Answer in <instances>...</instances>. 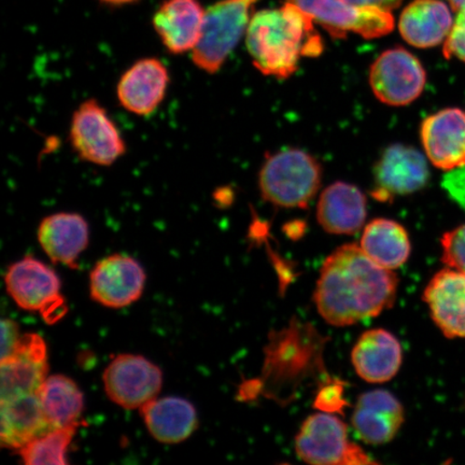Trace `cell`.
<instances>
[{"label":"cell","instance_id":"obj_18","mask_svg":"<svg viewBox=\"0 0 465 465\" xmlns=\"http://www.w3.org/2000/svg\"><path fill=\"white\" fill-rule=\"evenodd\" d=\"M433 322L447 337L465 339V272L445 269L423 292Z\"/></svg>","mask_w":465,"mask_h":465},{"label":"cell","instance_id":"obj_25","mask_svg":"<svg viewBox=\"0 0 465 465\" xmlns=\"http://www.w3.org/2000/svg\"><path fill=\"white\" fill-rule=\"evenodd\" d=\"M360 247L376 264L391 271L409 260L411 250L406 230L389 219L371 221L365 226Z\"/></svg>","mask_w":465,"mask_h":465},{"label":"cell","instance_id":"obj_1","mask_svg":"<svg viewBox=\"0 0 465 465\" xmlns=\"http://www.w3.org/2000/svg\"><path fill=\"white\" fill-rule=\"evenodd\" d=\"M398 286L391 270L376 264L361 247L348 243L324 261L313 301L325 322L348 327L391 308Z\"/></svg>","mask_w":465,"mask_h":465},{"label":"cell","instance_id":"obj_10","mask_svg":"<svg viewBox=\"0 0 465 465\" xmlns=\"http://www.w3.org/2000/svg\"><path fill=\"white\" fill-rule=\"evenodd\" d=\"M310 15L336 38L352 32L366 39L392 32L394 20L389 11L360 8L342 0H290Z\"/></svg>","mask_w":465,"mask_h":465},{"label":"cell","instance_id":"obj_7","mask_svg":"<svg viewBox=\"0 0 465 465\" xmlns=\"http://www.w3.org/2000/svg\"><path fill=\"white\" fill-rule=\"evenodd\" d=\"M69 143L80 160L97 166H112L126 153L118 126L96 100H87L73 114Z\"/></svg>","mask_w":465,"mask_h":465},{"label":"cell","instance_id":"obj_2","mask_svg":"<svg viewBox=\"0 0 465 465\" xmlns=\"http://www.w3.org/2000/svg\"><path fill=\"white\" fill-rule=\"evenodd\" d=\"M246 45L254 67L279 79L298 71L302 57L323 51L312 17L290 0L282 8L262 10L252 17Z\"/></svg>","mask_w":465,"mask_h":465},{"label":"cell","instance_id":"obj_28","mask_svg":"<svg viewBox=\"0 0 465 465\" xmlns=\"http://www.w3.org/2000/svg\"><path fill=\"white\" fill-rule=\"evenodd\" d=\"M443 260L450 269L465 272V224L447 232L440 241Z\"/></svg>","mask_w":465,"mask_h":465},{"label":"cell","instance_id":"obj_23","mask_svg":"<svg viewBox=\"0 0 465 465\" xmlns=\"http://www.w3.org/2000/svg\"><path fill=\"white\" fill-rule=\"evenodd\" d=\"M453 26L450 10L440 0H415L403 11L399 28L406 43L431 48L449 37Z\"/></svg>","mask_w":465,"mask_h":465},{"label":"cell","instance_id":"obj_17","mask_svg":"<svg viewBox=\"0 0 465 465\" xmlns=\"http://www.w3.org/2000/svg\"><path fill=\"white\" fill-rule=\"evenodd\" d=\"M351 422L354 431L364 443L387 444L402 427L404 409L391 392H366L358 399L354 406Z\"/></svg>","mask_w":465,"mask_h":465},{"label":"cell","instance_id":"obj_24","mask_svg":"<svg viewBox=\"0 0 465 465\" xmlns=\"http://www.w3.org/2000/svg\"><path fill=\"white\" fill-rule=\"evenodd\" d=\"M141 412L150 434L164 444L182 443L199 424L194 406L182 398H155L143 405Z\"/></svg>","mask_w":465,"mask_h":465},{"label":"cell","instance_id":"obj_15","mask_svg":"<svg viewBox=\"0 0 465 465\" xmlns=\"http://www.w3.org/2000/svg\"><path fill=\"white\" fill-rule=\"evenodd\" d=\"M424 153L443 171L465 166V113L447 108L428 116L421 125Z\"/></svg>","mask_w":465,"mask_h":465},{"label":"cell","instance_id":"obj_11","mask_svg":"<svg viewBox=\"0 0 465 465\" xmlns=\"http://www.w3.org/2000/svg\"><path fill=\"white\" fill-rule=\"evenodd\" d=\"M144 283L141 263L124 254L97 262L90 275L92 299L109 308H124L141 299Z\"/></svg>","mask_w":465,"mask_h":465},{"label":"cell","instance_id":"obj_4","mask_svg":"<svg viewBox=\"0 0 465 465\" xmlns=\"http://www.w3.org/2000/svg\"><path fill=\"white\" fill-rule=\"evenodd\" d=\"M258 0H221L206 10L202 37L192 52V61L201 71L216 74L236 48L252 20Z\"/></svg>","mask_w":465,"mask_h":465},{"label":"cell","instance_id":"obj_34","mask_svg":"<svg viewBox=\"0 0 465 465\" xmlns=\"http://www.w3.org/2000/svg\"><path fill=\"white\" fill-rule=\"evenodd\" d=\"M449 2L452 9L456 11L460 10L465 4V0H449Z\"/></svg>","mask_w":465,"mask_h":465},{"label":"cell","instance_id":"obj_16","mask_svg":"<svg viewBox=\"0 0 465 465\" xmlns=\"http://www.w3.org/2000/svg\"><path fill=\"white\" fill-rule=\"evenodd\" d=\"M205 15L199 0H165L153 16V27L170 54H184L199 45Z\"/></svg>","mask_w":465,"mask_h":465},{"label":"cell","instance_id":"obj_31","mask_svg":"<svg viewBox=\"0 0 465 465\" xmlns=\"http://www.w3.org/2000/svg\"><path fill=\"white\" fill-rule=\"evenodd\" d=\"M2 360H7L13 356L17 344H19L22 334L20 333L19 325L11 319H3L2 322Z\"/></svg>","mask_w":465,"mask_h":465},{"label":"cell","instance_id":"obj_20","mask_svg":"<svg viewBox=\"0 0 465 465\" xmlns=\"http://www.w3.org/2000/svg\"><path fill=\"white\" fill-rule=\"evenodd\" d=\"M351 361L357 374L365 381L387 382L398 374L402 365V347L386 330L366 331L352 349Z\"/></svg>","mask_w":465,"mask_h":465},{"label":"cell","instance_id":"obj_30","mask_svg":"<svg viewBox=\"0 0 465 465\" xmlns=\"http://www.w3.org/2000/svg\"><path fill=\"white\" fill-rule=\"evenodd\" d=\"M444 55L465 63V4L458 11L455 25L445 40Z\"/></svg>","mask_w":465,"mask_h":465},{"label":"cell","instance_id":"obj_21","mask_svg":"<svg viewBox=\"0 0 465 465\" xmlns=\"http://www.w3.org/2000/svg\"><path fill=\"white\" fill-rule=\"evenodd\" d=\"M317 219L323 230L331 234H356L365 223L366 197L356 185L331 184L320 195Z\"/></svg>","mask_w":465,"mask_h":465},{"label":"cell","instance_id":"obj_33","mask_svg":"<svg viewBox=\"0 0 465 465\" xmlns=\"http://www.w3.org/2000/svg\"><path fill=\"white\" fill-rule=\"evenodd\" d=\"M104 4L122 5L137 2V0H101Z\"/></svg>","mask_w":465,"mask_h":465},{"label":"cell","instance_id":"obj_32","mask_svg":"<svg viewBox=\"0 0 465 465\" xmlns=\"http://www.w3.org/2000/svg\"><path fill=\"white\" fill-rule=\"evenodd\" d=\"M342 2L360 8L378 9L391 13V10L398 8L403 0H342Z\"/></svg>","mask_w":465,"mask_h":465},{"label":"cell","instance_id":"obj_27","mask_svg":"<svg viewBox=\"0 0 465 465\" xmlns=\"http://www.w3.org/2000/svg\"><path fill=\"white\" fill-rule=\"evenodd\" d=\"M80 423L55 428L35 439L16 452L27 465L67 464L66 453Z\"/></svg>","mask_w":465,"mask_h":465},{"label":"cell","instance_id":"obj_26","mask_svg":"<svg viewBox=\"0 0 465 465\" xmlns=\"http://www.w3.org/2000/svg\"><path fill=\"white\" fill-rule=\"evenodd\" d=\"M37 394L52 428L80 423L84 394L71 378L64 375L46 377Z\"/></svg>","mask_w":465,"mask_h":465},{"label":"cell","instance_id":"obj_19","mask_svg":"<svg viewBox=\"0 0 465 465\" xmlns=\"http://www.w3.org/2000/svg\"><path fill=\"white\" fill-rule=\"evenodd\" d=\"M37 235L52 262L77 269V261L89 245L90 229L81 214L57 213L43 219Z\"/></svg>","mask_w":465,"mask_h":465},{"label":"cell","instance_id":"obj_9","mask_svg":"<svg viewBox=\"0 0 465 465\" xmlns=\"http://www.w3.org/2000/svg\"><path fill=\"white\" fill-rule=\"evenodd\" d=\"M104 391L125 410H141L158 397L163 375L159 366L142 356L120 354L104 371Z\"/></svg>","mask_w":465,"mask_h":465},{"label":"cell","instance_id":"obj_13","mask_svg":"<svg viewBox=\"0 0 465 465\" xmlns=\"http://www.w3.org/2000/svg\"><path fill=\"white\" fill-rule=\"evenodd\" d=\"M170 83L164 63L156 57L142 58L121 75L116 96L127 112L148 116L164 101Z\"/></svg>","mask_w":465,"mask_h":465},{"label":"cell","instance_id":"obj_14","mask_svg":"<svg viewBox=\"0 0 465 465\" xmlns=\"http://www.w3.org/2000/svg\"><path fill=\"white\" fill-rule=\"evenodd\" d=\"M42 336L22 334L10 358L2 362L0 402L23 395L38 393L48 377V354Z\"/></svg>","mask_w":465,"mask_h":465},{"label":"cell","instance_id":"obj_5","mask_svg":"<svg viewBox=\"0 0 465 465\" xmlns=\"http://www.w3.org/2000/svg\"><path fill=\"white\" fill-rule=\"evenodd\" d=\"M5 282L15 304L40 313L45 323L55 324L68 312L60 278L42 261L26 257L15 262L9 267Z\"/></svg>","mask_w":465,"mask_h":465},{"label":"cell","instance_id":"obj_8","mask_svg":"<svg viewBox=\"0 0 465 465\" xmlns=\"http://www.w3.org/2000/svg\"><path fill=\"white\" fill-rule=\"evenodd\" d=\"M426 81L420 61L403 48L383 52L371 67V91L378 100L391 106H406L416 101Z\"/></svg>","mask_w":465,"mask_h":465},{"label":"cell","instance_id":"obj_6","mask_svg":"<svg viewBox=\"0 0 465 465\" xmlns=\"http://www.w3.org/2000/svg\"><path fill=\"white\" fill-rule=\"evenodd\" d=\"M296 455L315 465H361L375 461L361 447L349 441L344 421L330 412L307 418L295 439Z\"/></svg>","mask_w":465,"mask_h":465},{"label":"cell","instance_id":"obj_29","mask_svg":"<svg viewBox=\"0 0 465 465\" xmlns=\"http://www.w3.org/2000/svg\"><path fill=\"white\" fill-rule=\"evenodd\" d=\"M344 383L339 381H329L320 388L315 400V407L323 412H341L348 405L344 397Z\"/></svg>","mask_w":465,"mask_h":465},{"label":"cell","instance_id":"obj_3","mask_svg":"<svg viewBox=\"0 0 465 465\" xmlns=\"http://www.w3.org/2000/svg\"><path fill=\"white\" fill-rule=\"evenodd\" d=\"M320 163L303 150L288 149L266 156L259 174L262 197L282 208H305L322 185Z\"/></svg>","mask_w":465,"mask_h":465},{"label":"cell","instance_id":"obj_12","mask_svg":"<svg viewBox=\"0 0 465 465\" xmlns=\"http://www.w3.org/2000/svg\"><path fill=\"white\" fill-rule=\"evenodd\" d=\"M376 200L388 202L395 196L415 193L429 180V167L420 151L403 144L385 150L375 167Z\"/></svg>","mask_w":465,"mask_h":465},{"label":"cell","instance_id":"obj_22","mask_svg":"<svg viewBox=\"0 0 465 465\" xmlns=\"http://www.w3.org/2000/svg\"><path fill=\"white\" fill-rule=\"evenodd\" d=\"M0 440L5 449L17 451L54 429L45 414L37 393L0 402Z\"/></svg>","mask_w":465,"mask_h":465}]
</instances>
